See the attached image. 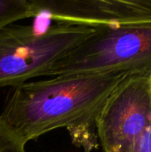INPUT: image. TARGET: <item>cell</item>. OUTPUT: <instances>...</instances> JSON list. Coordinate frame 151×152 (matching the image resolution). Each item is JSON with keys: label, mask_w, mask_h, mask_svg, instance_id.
Returning <instances> with one entry per match:
<instances>
[{"label": "cell", "mask_w": 151, "mask_h": 152, "mask_svg": "<svg viewBox=\"0 0 151 152\" xmlns=\"http://www.w3.org/2000/svg\"><path fill=\"white\" fill-rule=\"evenodd\" d=\"M126 77L78 74L28 82L13 88L0 118L25 144L51 131L66 128L74 144L90 152L97 147L98 116Z\"/></svg>", "instance_id": "cell-1"}, {"label": "cell", "mask_w": 151, "mask_h": 152, "mask_svg": "<svg viewBox=\"0 0 151 152\" xmlns=\"http://www.w3.org/2000/svg\"><path fill=\"white\" fill-rule=\"evenodd\" d=\"M56 62L46 76H151V24L100 26Z\"/></svg>", "instance_id": "cell-2"}, {"label": "cell", "mask_w": 151, "mask_h": 152, "mask_svg": "<svg viewBox=\"0 0 151 152\" xmlns=\"http://www.w3.org/2000/svg\"><path fill=\"white\" fill-rule=\"evenodd\" d=\"M93 28L55 23L44 30L12 24L0 31V87H17L46 76L53 66L86 39Z\"/></svg>", "instance_id": "cell-3"}, {"label": "cell", "mask_w": 151, "mask_h": 152, "mask_svg": "<svg viewBox=\"0 0 151 152\" xmlns=\"http://www.w3.org/2000/svg\"><path fill=\"white\" fill-rule=\"evenodd\" d=\"M151 124L150 76H128L105 102L96 121L103 152H125Z\"/></svg>", "instance_id": "cell-4"}, {"label": "cell", "mask_w": 151, "mask_h": 152, "mask_svg": "<svg viewBox=\"0 0 151 152\" xmlns=\"http://www.w3.org/2000/svg\"><path fill=\"white\" fill-rule=\"evenodd\" d=\"M39 15L85 27L151 24V0H33Z\"/></svg>", "instance_id": "cell-5"}, {"label": "cell", "mask_w": 151, "mask_h": 152, "mask_svg": "<svg viewBox=\"0 0 151 152\" xmlns=\"http://www.w3.org/2000/svg\"><path fill=\"white\" fill-rule=\"evenodd\" d=\"M38 15L33 1L0 0V31L15 21Z\"/></svg>", "instance_id": "cell-6"}, {"label": "cell", "mask_w": 151, "mask_h": 152, "mask_svg": "<svg viewBox=\"0 0 151 152\" xmlns=\"http://www.w3.org/2000/svg\"><path fill=\"white\" fill-rule=\"evenodd\" d=\"M26 144L0 118V152H27Z\"/></svg>", "instance_id": "cell-7"}, {"label": "cell", "mask_w": 151, "mask_h": 152, "mask_svg": "<svg viewBox=\"0 0 151 152\" xmlns=\"http://www.w3.org/2000/svg\"><path fill=\"white\" fill-rule=\"evenodd\" d=\"M125 152H151V124L133 140Z\"/></svg>", "instance_id": "cell-8"}, {"label": "cell", "mask_w": 151, "mask_h": 152, "mask_svg": "<svg viewBox=\"0 0 151 152\" xmlns=\"http://www.w3.org/2000/svg\"><path fill=\"white\" fill-rule=\"evenodd\" d=\"M150 78H151V76H150Z\"/></svg>", "instance_id": "cell-9"}]
</instances>
